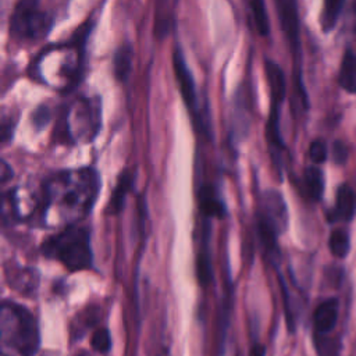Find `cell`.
Listing matches in <instances>:
<instances>
[{
	"label": "cell",
	"instance_id": "obj_14",
	"mask_svg": "<svg viewBox=\"0 0 356 356\" xmlns=\"http://www.w3.org/2000/svg\"><path fill=\"white\" fill-rule=\"evenodd\" d=\"M8 282L13 288L19 292H32L38 284V275L35 270L22 268V267H13L7 268Z\"/></svg>",
	"mask_w": 356,
	"mask_h": 356
},
{
	"label": "cell",
	"instance_id": "obj_4",
	"mask_svg": "<svg viewBox=\"0 0 356 356\" xmlns=\"http://www.w3.org/2000/svg\"><path fill=\"white\" fill-rule=\"evenodd\" d=\"M267 83L270 88V115L266 125V139L275 165H281V154L285 150L284 140L280 134V111L285 99V76L278 64L271 60L264 63Z\"/></svg>",
	"mask_w": 356,
	"mask_h": 356
},
{
	"label": "cell",
	"instance_id": "obj_13",
	"mask_svg": "<svg viewBox=\"0 0 356 356\" xmlns=\"http://www.w3.org/2000/svg\"><path fill=\"white\" fill-rule=\"evenodd\" d=\"M209 227L204 225L203 228V239H202V249L196 259V274L199 284L206 286L213 280V268H211V260H210V252H209Z\"/></svg>",
	"mask_w": 356,
	"mask_h": 356
},
{
	"label": "cell",
	"instance_id": "obj_18",
	"mask_svg": "<svg viewBox=\"0 0 356 356\" xmlns=\"http://www.w3.org/2000/svg\"><path fill=\"white\" fill-rule=\"evenodd\" d=\"M343 4L345 3L342 0H330V1L324 3V8L321 13V18H320L323 31L328 32L335 26L337 21L339 18V14L343 8Z\"/></svg>",
	"mask_w": 356,
	"mask_h": 356
},
{
	"label": "cell",
	"instance_id": "obj_17",
	"mask_svg": "<svg viewBox=\"0 0 356 356\" xmlns=\"http://www.w3.org/2000/svg\"><path fill=\"white\" fill-rule=\"evenodd\" d=\"M305 185L309 196L313 200H320L324 192V175L323 171L316 167L310 165L305 170Z\"/></svg>",
	"mask_w": 356,
	"mask_h": 356
},
{
	"label": "cell",
	"instance_id": "obj_26",
	"mask_svg": "<svg viewBox=\"0 0 356 356\" xmlns=\"http://www.w3.org/2000/svg\"><path fill=\"white\" fill-rule=\"evenodd\" d=\"M11 175H13V171H11L10 165L3 160V161H1V172H0V178H1V181H3V182H6L7 179H10V178H11Z\"/></svg>",
	"mask_w": 356,
	"mask_h": 356
},
{
	"label": "cell",
	"instance_id": "obj_16",
	"mask_svg": "<svg viewBox=\"0 0 356 356\" xmlns=\"http://www.w3.org/2000/svg\"><path fill=\"white\" fill-rule=\"evenodd\" d=\"M132 47L129 44H122L114 54V75L120 82H125L129 76L132 68Z\"/></svg>",
	"mask_w": 356,
	"mask_h": 356
},
{
	"label": "cell",
	"instance_id": "obj_12",
	"mask_svg": "<svg viewBox=\"0 0 356 356\" xmlns=\"http://www.w3.org/2000/svg\"><path fill=\"white\" fill-rule=\"evenodd\" d=\"M199 206L202 213L209 218H221L224 216V204L211 185H203L200 188Z\"/></svg>",
	"mask_w": 356,
	"mask_h": 356
},
{
	"label": "cell",
	"instance_id": "obj_6",
	"mask_svg": "<svg viewBox=\"0 0 356 356\" xmlns=\"http://www.w3.org/2000/svg\"><path fill=\"white\" fill-rule=\"evenodd\" d=\"M257 218L273 227L278 235H281L288 225V209L282 195L274 189L264 192L261 199V209L257 213Z\"/></svg>",
	"mask_w": 356,
	"mask_h": 356
},
{
	"label": "cell",
	"instance_id": "obj_24",
	"mask_svg": "<svg viewBox=\"0 0 356 356\" xmlns=\"http://www.w3.org/2000/svg\"><path fill=\"white\" fill-rule=\"evenodd\" d=\"M332 159L337 164H343L348 159V149L341 140H335L332 145Z\"/></svg>",
	"mask_w": 356,
	"mask_h": 356
},
{
	"label": "cell",
	"instance_id": "obj_25",
	"mask_svg": "<svg viewBox=\"0 0 356 356\" xmlns=\"http://www.w3.org/2000/svg\"><path fill=\"white\" fill-rule=\"evenodd\" d=\"M13 127H14V121H11V120L3 121V125H1V140L3 142H7V139L11 138Z\"/></svg>",
	"mask_w": 356,
	"mask_h": 356
},
{
	"label": "cell",
	"instance_id": "obj_2",
	"mask_svg": "<svg viewBox=\"0 0 356 356\" xmlns=\"http://www.w3.org/2000/svg\"><path fill=\"white\" fill-rule=\"evenodd\" d=\"M1 342L18 356H33L40 345L35 316L22 305L4 300L0 312Z\"/></svg>",
	"mask_w": 356,
	"mask_h": 356
},
{
	"label": "cell",
	"instance_id": "obj_9",
	"mask_svg": "<svg viewBox=\"0 0 356 356\" xmlns=\"http://www.w3.org/2000/svg\"><path fill=\"white\" fill-rule=\"evenodd\" d=\"M339 303L335 298H330L323 300L314 310L313 314V325L317 334L324 335L328 334L338 321Z\"/></svg>",
	"mask_w": 356,
	"mask_h": 356
},
{
	"label": "cell",
	"instance_id": "obj_20",
	"mask_svg": "<svg viewBox=\"0 0 356 356\" xmlns=\"http://www.w3.org/2000/svg\"><path fill=\"white\" fill-rule=\"evenodd\" d=\"M330 250L337 257H345L349 253L350 243L349 236L343 229H334L328 239Z\"/></svg>",
	"mask_w": 356,
	"mask_h": 356
},
{
	"label": "cell",
	"instance_id": "obj_10",
	"mask_svg": "<svg viewBox=\"0 0 356 356\" xmlns=\"http://www.w3.org/2000/svg\"><path fill=\"white\" fill-rule=\"evenodd\" d=\"M134 172L131 170H124L118 178H117V184L111 192L110 200H108V206H107V211L111 214H118L125 204V199L129 193V191L134 186Z\"/></svg>",
	"mask_w": 356,
	"mask_h": 356
},
{
	"label": "cell",
	"instance_id": "obj_21",
	"mask_svg": "<svg viewBox=\"0 0 356 356\" xmlns=\"http://www.w3.org/2000/svg\"><path fill=\"white\" fill-rule=\"evenodd\" d=\"M90 346L99 353H107L111 348V337L107 328H97L90 338Z\"/></svg>",
	"mask_w": 356,
	"mask_h": 356
},
{
	"label": "cell",
	"instance_id": "obj_7",
	"mask_svg": "<svg viewBox=\"0 0 356 356\" xmlns=\"http://www.w3.org/2000/svg\"><path fill=\"white\" fill-rule=\"evenodd\" d=\"M277 14L281 22V29L285 35V39L292 50V53L298 57L300 53V28H299V15L296 3L291 0H278L275 1Z\"/></svg>",
	"mask_w": 356,
	"mask_h": 356
},
{
	"label": "cell",
	"instance_id": "obj_8",
	"mask_svg": "<svg viewBox=\"0 0 356 356\" xmlns=\"http://www.w3.org/2000/svg\"><path fill=\"white\" fill-rule=\"evenodd\" d=\"M172 67H174V74L177 78V83L181 92V96L188 106V108L195 114L196 111V86L195 81L192 76V72L182 56V51L179 49H175L174 56H172Z\"/></svg>",
	"mask_w": 356,
	"mask_h": 356
},
{
	"label": "cell",
	"instance_id": "obj_3",
	"mask_svg": "<svg viewBox=\"0 0 356 356\" xmlns=\"http://www.w3.org/2000/svg\"><path fill=\"white\" fill-rule=\"evenodd\" d=\"M42 252L46 257L58 260L71 271L86 270L93 266L89 231L78 224L67 225L58 234L44 239Z\"/></svg>",
	"mask_w": 356,
	"mask_h": 356
},
{
	"label": "cell",
	"instance_id": "obj_29",
	"mask_svg": "<svg viewBox=\"0 0 356 356\" xmlns=\"http://www.w3.org/2000/svg\"><path fill=\"white\" fill-rule=\"evenodd\" d=\"M355 11H356V3H355Z\"/></svg>",
	"mask_w": 356,
	"mask_h": 356
},
{
	"label": "cell",
	"instance_id": "obj_28",
	"mask_svg": "<svg viewBox=\"0 0 356 356\" xmlns=\"http://www.w3.org/2000/svg\"><path fill=\"white\" fill-rule=\"evenodd\" d=\"M76 356H86L85 353H81V355H76Z\"/></svg>",
	"mask_w": 356,
	"mask_h": 356
},
{
	"label": "cell",
	"instance_id": "obj_1",
	"mask_svg": "<svg viewBox=\"0 0 356 356\" xmlns=\"http://www.w3.org/2000/svg\"><path fill=\"white\" fill-rule=\"evenodd\" d=\"M99 188L100 178L89 167L53 175L43 186V221L47 225H74L90 211Z\"/></svg>",
	"mask_w": 356,
	"mask_h": 356
},
{
	"label": "cell",
	"instance_id": "obj_22",
	"mask_svg": "<svg viewBox=\"0 0 356 356\" xmlns=\"http://www.w3.org/2000/svg\"><path fill=\"white\" fill-rule=\"evenodd\" d=\"M309 156L312 159V161L314 164H321L327 160V156H328V150H327V145L323 139H314L312 143H310V147H309Z\"/></svg>",
	"mask_w": 356,
	"mask_h": 356
},
{
	"label": "cell",
	"instance_id": "obj_11",
	"mask_svg": "<svg viewBox=\"0 0 356 356\" xmlns=\"http://www.w3.org/2000/svg\"><path fill=\"white\" fill-rule=\"evenodd\" d=\"M356 211V195L348 184L339 185L337 191V203H335V217L343 221L353 218Z\"/></svg>",
	"mask_w": 356,
	"mask_h": 356
},
{
	"label": "cell",
	"instance_id": "obj_5",
	"mask_svg": "<svg viewBox=\"0 0 356 356\" xmlns=\"http://www.w3.org/2000/svg\"><path fill=\"white\" fill-rule=\"evenodd\" d=\"M51 24V15L40 7L39 1L22 0L11 14L10 33L19 40H36L49 32Z\"/></svg>",
	"mask_w": 356,
	"mask_h": 356
},
{
	"label": "cell",
	"instance_id": "obj_27",
	"mask_svg": "<svg viewBox=\"0 0 356 356\" xmlns=\"http://www.w3.org/2000/svg\"><path fill=\"white\" fill-rule=\"evenodd\" d=\"M252 356H266V350H264V346H261V345H256V346L253 348Z\"/></svg>",
	"mask_w": 356,
	"mask_h": 356
},
{
	"label": "cell",
	"instance_id": "obj_23",
	"mask_svg": "<svg viewBox=\"0 0 356 356\" xmlns=\"http://www.w3.org/2000/svg\"><path fill=\"white\" fill-rule=\"evenodd\" d=\"M50 118V111L46 106H39L33 113H32V120H33V125L39 129L43 125H46V122Z\"/></svg>",
	"mask_w": 356,
	"mask_h": 356
},
{
	"label": "cell",
	"instance_id": "obj_19",
	"mask_svg": "<svg viewBox=\"0 0 356 356\" xmlns=\"http://www.w3.org/2000/svg\"><path fill=\"white\" fill-rule=\"evenodd\" d=\"M250 11L253 15V21L256 25V29L261 36H266L270 33V22H268V15L266 11V6L261 0H254L249 3Z\"/></svg>",
	"mask_w": 356,
	"mask_h": 356
},
{
	"label": "cell",
	"instance_id": "obj_15",
	"mask_svg": "<svg viewBox=\"0 0 356 356\" xmlns=\"http://www.w3.org/2000/svg\"><path fill=\"white\" fill-rule=\"evenodd\" d=\"M339 85L349 93H356V54L348 49L341 61Z\"/></svg>",
	"mask_w": 356,
	"mask_h": 356
}]
</instances>
